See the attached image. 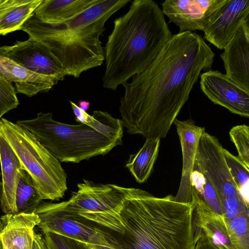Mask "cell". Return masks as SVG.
Listing matches in <instances>:
<instances>
[{"instance_id":"d4e9b609","label":"cell","mask_w":249,"mask_h":249,"mask_svg":"<svg viewBox=\"0 0 249 249\" xmlns=\"http://www.w3.org/2000/svg\"><path fill=\"white\" fill-rule=\"evenodd\" d=\"M224 159L237 188L245 200L249 202V168L239 158L223 148Z\"/></svg>"},{"instance_id":"1f68e13d","label":"cell","mask_w":249,"mask_h":249,"mask_svg":"<svg viewBox=\"0 0 249 249\" xmlns=\"http://www.w3.org/2000/svg\"><path fill=\"white\" fill-rule=\"evenodd\" d=\"M79 107L83 111L86 112L89 109L90 103L89 102L84 100H81L79 101Z\"/></svg>"},{"instance_id":"cb8c5ba5","label":"cell","mask_w":249,"mask_h":249,"mask_svg":"<svg viewBox=\"0 0 249 249\" xmlns=\"http://www.w3.org/2000/svg\"><path fill=\"white\" fill-rule=\"evenodd\" d=\"M191 184L192 190L213 212L222 214L220 203L216 192L205 175L194 169L191 176Z\"/></svg>"},{"instance_id":"277c9868","label":"cell","mask_w":249,"mask_h":249,"mask_svg":"<svg viewBox=\"0 0 249 249\" xmlns=\"http://www.w3.org/2000/svg\"><path fill=\"white\" fill-rule=\"evenodd\" d=\"M130 0H101L70 21L57 25L43 23L34 14L20 30L43 44L66 75L79 78L105 61L100 37L108 19Z\"/></svg>"},{"instance_id":"3957f363","label":"cell","mask_w":249,"mask_h":249,"mask_svg":"<svg viewBox=\"0 0 249 249\" xmlns=\"http://www.w3.org/2000/svg\"><path fill=\"white\" fill-rule=\"evenodd\" d=\"M192 214V203L133 188L119 213L123 231L114 235L122 249H194Z\"/></svg>"},{"instance_id":"8992f818","label":"cell","mask_w":249,"mask_h":249,"mask_svg":"<svg viewBox=\"0 0 249 249\" xmlns=\"http://www.w3.org/2000/svg\"><path fill=\"white\" fill-rule=\"evenodd\" d=\"M0 133L32 178L42 200H58L67 190V175L60 162L28 129L2 118Z\"/></svg>"},{"instance_id":"83f0119b","label":"cell","mask_w":249,"mask_h":249,"mask_svg":"<svg viewBox=\"0 0 249 249\" xmlns=\"http://www.w3.org/2000/svg\"><path fill=\"white\" fill-rule=\"evenodd\" d=\"M47 233L57 249H96L89 244L61 235Z\"/></svg>"},{"instance_id":"e0dca14e","label":"cell","mask_w":249,"mask_h":249,"mask_svg":"<svg viewBox=\"0 0 249 249\" xmlns=\"http://www.w3.org/2000/svg\"><path fill=\"white\" fill-rule=\"evenodd\" d=\"M39 218L34 212L5 214L0 217V240L4 249H33L34 228Z\"/></svg>"},{"instance_id":"ffe728a7","label":"cell","mask_w":249,"mask_h":249,"mask_svg":"<svg viewBox=\"0 0 249 249\" xmlns=\"http://www.w3.org/2000/svg\"><path fill=\"white\" fill-rule=\"evenodd\" d=\"M101 0H43L34 11L41 22L57 25L75 18Z\"/></svg>"},{"instance_id":"4dcf8cb0","label":"cell","mask_w":249,"mask_h":249,"mask_svg":"<svg viewBox=\"0 0 249 249\" xmlns=\"http://www.w3.org/2000/svg\"><path fill=\"white\" fill-rule=\"evenodd\" d=\"M40 236L41 234L35 232V240L33 249H42L40 242Z\"/></svg>"},{"instance_id":"9a60e30c","label":"cell","mask_w":249,"mask_h":249,"mask_svg":"<svg viewBox=\"0 0 249 249\" xmlns=\"http://www.w3.org/2000/svg\"><path fill=\"white\" fill-rule=\"evenodd\" d=\"M173 124L177 129L182 155L181 179L175 199L179 202L191 203V176L199 141L205 130L204 127L196 125L190 119L180 121L176 119Z\"/></svg>"},{"instance_id":"9c48e42d","label":"cell","mask_w":249,"mask_h":249,"mask_svg":"<svg viewBox=\"0 0 249 249\" xmlns=\"http://www.w3.org/2000/svg\"><path fill=\"white\" fill-rule=\"evenodd\" d=\"M218 139L204 131L198 144L194 169L205 175L218 195L222 213H231L249 205L230 174Z\"/></svg>"},{"instance_id":"8fae6325","label":"cell","mask_w":249,"mask_h":249,"mask_svg":"<svg viewBox=\"0 0 249 249\" xmlns=\"http://www.w3.org/2000/svg\"><path fill=\"white\" fill-rule=\"evenodd\" d=\"M227 0H166L162 12L179 28V33L203 31Z\"/></svg>"},{"instance_id":"4fadbf2b","label":"cell","mask_w":249,"mask_h":249,"mask_svg":"<svg viewBox=\"0 0 249 249\" xmlns=\"http://www.w3.org/2000/svg\"><path fill=\"white\" fill-rule=\"evenodd\" d=\"M249 19V0H227L203 30L204 38L220 50Z\"/></svg>"},{"instance_id":"7402d4cb","label":"cell","mask_w":249,"mask_h":249,"mask_svg":"<svg viewBox=\"0 0 249 249\" xmlns=\"http://www.w3.org/2000/svg\"><path fill=\"white\" fill-rule=\"evenodd\" d=\"M160 145L159 138L146 139L139 150L129 156L125 167L137 182L144 183L149 178L158 157Z\"/></svg>"},{"instance_id":"44dd1931","label":"cell","mask_w":249,"mask_h":249,"mask_svg":"<svg viewBox=\"0 0 249 249\" xmlns=\"http://www.w3.org/2000/svg\"><path fill=\"white\" fill-rule=\"evenodd\" d=\"M43 0H0V35L20 30Z\"/></svg>"},{"instance_id":"6da1fadb","label":"cell","mask_w":249,"mask_h":249,"mask_svg":"<svg viewBox=\"0 0 249 249\" xmlns=\"http://www.w3.org/2000/svg\"><path fill=\"white\" fill-rule=\"evenodd\" d=\"M214 55L196 33L173 35L151 64L123 85L119 110L127 132L164 138L201 72L211 70Z\"/></svg>"},{"instance_id":"2e32d148","label":"cell","mask_w":249,"mask_h":249,"mask_svg":"<svg viewBox=\"0 0 249 249\" xmlns=\"http://www.w3.org/2000/svg\"><path fill=\"white\" fill-rule=\"evenodd\" d=\"M249 19L239 27L220 54L226 75L249 92Z\"/></svg>"},{"instance_id":"52a82bcc","label":"cell","mask_w":249,"mask_h":249,"mask_svg":"<svg viewBox=\"0 0 249 249\" xmlns=\"http://www.w3.org/2000/svg\"><path fill=\"white\" fill-rule=\"evenodd\" d=\"M78 191L66 201L68 206L82 217L111 232L122 233L123 227L119 213L133 188L115 184H97L84 179Z\"/></svg>"},{"instance_id":"5b68a950","label":"cell","mask_w":249,"mask_h":249,"mask_svg":"<svg viewBox=\"0 0 249 249\" xmlns=\"http://www.w3.org/2000/svg\"><path fill=\"white\" fill-rule=\"evenodd\" d=\"M78 124L55 121L51 112H40L32 119L17 121L31 132L60 162L79 163L108 154L122 145L124 124L107 112L95 110L92 115L70 102Z\"/></svg>"},{"instance_id":"484cf974","label":"cell","mask_w":249,"mask_h":249,"mask_svg":"<svg viewBox=\"0 0 249 249\" xmlns=\"http://www.w3.org/2000/svg\"><path fill=\"white\" fill-rule=\"evenodd\" d=\"M229 134L238 153V158L249 168V127L240 124L232 127Z\"/></svg>"},{"instance_id":"30bf717a","label":"cell","mask_w":249,"mask_h":249,"mask_svg":"<svg viewBox=\"0 0 249 249\" xmlns=\"http://www.w3.org/2000/svg\"><path fill=\"white\" fill-rule=\"evenodd\" d=\"M0 54L30 71L58 82L67 76L48 49L32 37L25 41H17L12 46L0 47Z\"/></svg>"},{"instance_id":"f1b7e54d","label":"cell","mask_w":249,"mask_h":249,"mask_svg":"<svg viewBox=\"0 0 249 249\" xmlns=\"http://www.w3.org/2000/svg\"><path fill=\"white\" fill-rule=\"evenodd\" d=\"M194 249H218L211 240L202 234H194Z\"/></svg>"},{"instance_id":"d6a6232c","label":"cell","mask_w":249,"mask_h":249,"mask_svg":"<svg viewBox=\"0 0 249 249\" xmlns=\"http://www.w3.org/2000/svg\"><path fill=\"white\" fill-rule=\"evenodd\" d=\"M0 249H4L2 245L1 244V241L0 240Z\"/></svg>"},{"instance_id":"ba28073f","label":"cell","mask_w":249,"mask_h":249,"mask_svg":"<svg viewBox=\"0 0 249 249\" xmlns=\"http://www.w3.org/2000/svg\"><path fill=\"white\" fill-rule=\"evenodd\" d=\"M34 212L39 218L37 226L42 233L61 235L87 243L96 249H122L111 232L78 214L66 201L41 202Z\"/></svg>"},{"instance_id":"7c38bea8","label":"cell","mask_w":249,"mask_h":249,"mask_svg":"<svg viewBox=\"0 0 249 249\" xmlns=\"http://www.w3.org/2000/svg\"><path fill=\"white\" fill-rule=\"evenodd\" d=\"M202 91L214 104L231 113L249 117V92L218 71L209 70L200 75Z\"/></svg>"},{"instance_id":"7a4b0ae2","label":"cell","mask_w":249,"mask_h":249,"mask_svg":"<svg viewBox=\"0 0 249 249\" xmlns=\"http://www.w3.org/2000/svg\"><path fill=\"white\" fill-rule=\"evenodd\" d=\"M161 9L151 0H134L116 18L104 48V88L116 90L144 71L172 37Z\"/></svg>"},{"instance_id":"d6986e66","label":"cell","mask_w":249,"mask_h":249,"mask_svg":"<svg viewBox=\"0 0 249 249\" xmlns=\"http://www.w3.org/2000/svg\"><path fill=\"white\" fill-rule=\"evenodd\" d=\"M0 76L9 82L15 83L16 93L28 97L48 91L58 82L53 78L30 71L1 54Z\"/></svg>"},{"instance_id":"4316f807","label":"cell","mask_w":249,"mask_h":249,"mask_svg":"<svg viewBox=\"0 0 249 249\" xmlns=\"http://www.w3.org/2000/svg\"><path fill=\"white\" fill-rule=\"evenodd\" d=\"M19 104L12 83L0 76V120L4 114L16 108Z\"/></svg>"},{"instance_id":"603a6c76","label":"cell","mask_w":249,"mask_h":249,"mask_svg":"<svg viewBox=\"0 0 249 249\" xmlns=\"http://www.w3.org/2000/svg\"><path fill=\"white\" fill-rule=\"evenodd\" d=\"M42 201L32 178L24 169L18 181L16 193L17 213L34 212Z\"/></svg>"},{"instance_id":"f546056e","label":"cell","mask_w":249,"mask_h":249,"mask_svg":"<svg viewBox=\"0 0 249 249\" xmlns=\"http://www.w3.org/2000/svg\"><path fill=\"white\" fill-rule=\"evenodd\" d=\"M40 242L42 249H57L47 233L41 234Z\"/></svg>"},{"instance_id":"ac0fdd59","label":"cell","mask_w":249,"mask_h":249,"mask_svg":"<svg viewBox=\"0 0 249 249\" xmlns=\"http://www.w3.org/2000/svg\"><path fill=\"white\" fill-rule=\"evenodd\" d=\"M0 207L5 214L17 213L15 199L17 186L24 168L4 137L0 133Z\"/></svg>"},{"instance_id":"5bb4252c","label":"cell","mask_w":249,"mask_h":249,"mask_svg":"<svg viewBox=\"0 0 249 249\" xmlns=\"http://www.w3.org/2000/svg\"><path fill=\"white\" fill-rule=\"evenodd\" d=\"M192 203L194 234L204 235L218 249H237L224 215L213 212L193 190Z\"/></svg>"}]
</instances>
